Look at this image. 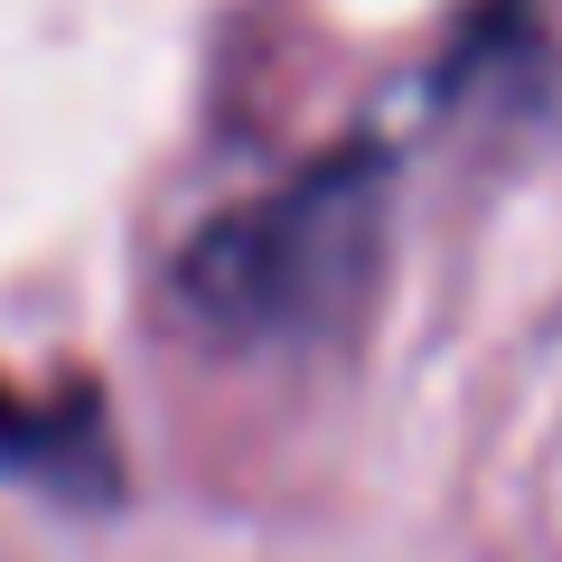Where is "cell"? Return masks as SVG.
I'll return each mask as SVG.
<instances>
[{
    "mask_svg": "<svg viewBox=\"0 0 562 562\" xmlns=\"http://www.w3.org/2000/svg\"><path fill=\"white\" fill-rule=\"evenodd\" d=\"M0 460L38 469L47 487H85L103 479V431L85 403H57V413H20V403L0 394Z\"/></svg>",
    "mask_w": 562,
    "mask_h": 562,
    "instance_id": "2",
    "label": "cell"
},
{
    "mask_svg": "<svg viewBox=\"0 0 562 562\" xmlns=\"http://www.w3.org/2000/svg\"><path fill=\"white\" fill-rule=\"evenodd\" d=\"M384 254V150L347 140L310 160L291 188L216 216L179 254V301L206 338L235 347H281L357 319L366 281Z\"/></svg>",
    "mask_w": 562,
    "mask_h": 562,
    "instance_id": "1",
    "label": "cell"
}]
</instances>
